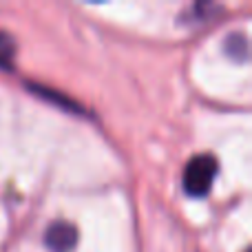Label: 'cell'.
Returning <instances> with one entry per match:
<instances>
[{
	"mask_svg": "<svg viewBox=\"0 0 252 252\" xmlns=\"http://www.w3.org/2000/svg\"><path fill=\"white\" fill-rule=\"evenodd\" d=\"M16 60V40L9 33H0V69L11 71Z\"/></svg>",
	"mask_w": 252,
	"mask_h": 252,
	"instance_id": "277c9868",
	"label": "cell"
},
{
	"mask_svg": "<svg viewBox=\"0 0 252 252\" xmlns=\"http://www.w3.org/2000/svg\"><path fill=\"white\" fill-rule=\"evenodd\" d=\"M244 252H250V248H246V250H244Z\"/></svg>",
	"mask_w": 252,
	"mask_h": 252,
	"instance_id": "5b68a950",
	"label": "cell"
},
{
	"mask_svg": "<svg viewBox=\"0 0 252 252\" xmlns=\"http://www.w3.org/2000/svg\"><path fill=\"white\" fill-rule=\"evenodd\" d=\"M217 168L213 155H195L184 168V190L190 197H204L213 186Z\"/></svg>",
	"mask_w": 252,
	"mask_h": 252,
	"instance_id": "6da1fadb",
	"label": "cell"
},
{
	"mask_svg": "<svg viewBox=\"0 0 252 252\" xmlns=\"http://www.w3.org/2000/svg\"><path fill=\"white\" fill-rule=\"evenodd\" d=\"M78 228L71 221H64V219L53 221L44 232V244L51 252H71L78 246Z\"/></svg>",
	"mask_w": 252,
	"mask_h": 252,
	"instance_id": "7a4b0ae2",
	"label": "cell"
},
{
	"mask_svg": "<svg viewBox=\"0 0 252 252\" xmlns=\"http://www.w3.org/2000/svg\"><path fill=\"white\" fill-rule=\"evenodd\" d=\"M226 53L237 62L248 60V40L244 33H230L226 38Z\"/></svg>",
	"mask_w": 252,
	"mask_h": 252,
	"instance_id": "3957f363",
	"label": "cell"
}]
</instances>
